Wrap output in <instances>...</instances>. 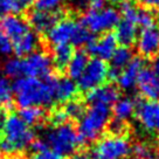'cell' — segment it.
<instances>
[{
  "instance_id": "cell-30",
  "label": "cell",
  "mask_w": 159,
  "mask_h": 159,
  "mask_svg": "<svg viewBox=\"0 0 159 159\" xmlns=\"http://www.w3.org/2000/svg\"><path fill=\"white\" fill-rule=\"evenodd\" d=\"M131 152L134 154L136 159H154L156 152L148 144L138 143L134 148H131Z\"/></svg>"
},
{
  "instance_id": "cell-43",
  "label": "cell",
  "mask_w": 159,
  "mask_h": 159,
  "mask_svg": "<svg viewBox=\"0 0 159 159\" xmlns=\"http://www.w3.org/2000/svg\"><path fill=\"white\" fill-rule=\"evenodd\" d=\"M20 1H21V4H22L24 7H27L28 5L33 4V1H34V0H20Z\"/></svg>"
},
{
  "instance_id": "cell-7",
  "label": "cell",
  "mask_w": 159,
  "mask_h": 159,
  "mask_svg": "<svg viewBox=\"0 0 159 159\" xmlns=\"http://www.w3.org/2000/svg\"><path fill=\"white\" fill-rule=\"evenodd\" d=\"M109 67L105 61L99 59H93L88 61L83 73L77 79V87L83 91H89L98 85L103 84L108 77Z\"/></svg>"
},
{
  "instance_id": "cell-33",
  "label": "cell",
  "mask_w": 159,
  "mask_h": 159,
  "mask_svg": "<svg viewBox=\"0 0 159 159\" xmlns=\"http://www.w3.org/2000/svg\"><path fill=\"white\" fill-rule=\"evenodd\" d=\"M126 122H123V120H119V119H111L110 118L109 123H108V128H109V131L111 132V134H122L126 131V125H125Z\"/></svg>"
},
{
  "instance_id": "cell-8",
  "label": "cell",
  "mask_w": 159,
  "mask_h": 159,
  "mask_svg": "<svg viewBox=\"0 0 159 159\" xmlns=\"http://www.w3.org/2000/svg\"><path fill=\"white\" fill-rule=\"evenodd\" d=\"M24 76L43 79L50 74L53 62L48 54L43 52H33L22 60Z\"/></svg>"
},
{
  "instance_id": "cell-47",
  "label": "cell",
  "mask_w": 159,
  "mask_h": 159,
  "mask_svg": "<svg viewBox=\"0 0 159 159\" xmlns=\"http://www.w3.org/2000/svg\"><path fill=\"white\" fill-rule=\"evenodd\" d=\"M0 156H1V151H0Z\"/></svg>"
},
{
  "instance_id": "cell-23",
  "label": "cell",
  "mask_w": 159,
  "mask_h": 159,
  "mask_svg": "<svg viewBox=\"0 0 159 159\" xmlns=\"http://www.w3.org/2000/svg\"><path fill=\"white\" fill-rule=\"evenodd\" d=\"M136 105H137V103L130 97L118 98L114 103V108H112L114 118L126 122L134 115V110H136Z\"/></svg>"
},
{
  "instance_id": "cell-24",
  "label": "cell",
  "mask_w": 159,
  "mask_h": 159,
  "mask_svg": "<svg viewBox=\"0 0 159 159\" xmlns=\"http://www.w3.org/2000/svg\"><path fill=\"white\" fill-rule=\"evenodd\" d=\"M73 46L69 43H63V45L53 46V59L52 62L56 66V68L60 70L65 69L70 57L73 55Z\"/></svg>"
},
{
  "instance_id": "cell-45",
  "label": "cell",
  "mask_w": 159,
  "mask_h": 159,
  "mask_svg": "<svg viewBox=\"0 0 159 159\" xmlns=\"http://www.w3.org/2000/svg\"><path fill=\"white\" fill-rule=\"evenodd\" d=\"M157 22H158V25H159V11H158V13H157Z\"/></svg>"
},
{
  "instance_id": "cell-15",
  "label": "cell",
  "mask_w": 159,
  "mask_h": 159,
  "mask_svg": "<svg viewBox=\"0 0 159 159\" xmlns=\"http://www.w3.org/2000/svg\"><path fill=\"white\" fill-rule=\"evenodd\" d=\"M144 62L139 57H132L128 65L125 66L123 69L119 71L117 76V82L120 89L123 90H132L137 84V79H138L139 71L143 69Z\"/></svg>"
},
{
  "instance_id": "cell-18",
  "label": "cell",
  "mask_w": 159,
  "mask_h": 159,
  "mask_svg": "<svg viewBox=\"0 0 159 159\" xmlns=\"http://www.w3.org/2000/svg\"><path fill=\"white\" fill-rule=\"evenodd\" d=\"M132 57H134L132 50L130 49V47H128V46H122V47L116 48L111 59H110L111 66L108 70V77H110L111 80L117 79L119 71L129 63L132 60Z\"/></svg>"
},
{
  "instance_id": "cell-20",
  "label": "cell",
  "mask_w": 159,
  "mask_h": 159,
  "mask_svg": "<svg viewBox=\"0 0 159 159\" xmlns=\"http://www.w3.org/2000/svg\"><path fill=\"white\" fill-rule=\"evenodd\" d=\"M77 94V84L74 80L66 76V77H57L56 85H55V99L61 103H66L70 99L75 98Z\"/></svg>"
},
{
  "instance_id": "cell-41",
  "label": "cell",
  "mask_w": 159,
  "mask_h": 159,
  "mask_svg": "<svg viewBox=\"0 0 159 159\" xmlns=\"http://www.w3.org/2000/svg\"><path fill=\"white\" fill-rule=\"evenodd\" d=\"M152 70L157 76H159V54L153 56V61H152Z\"/></svg>"
},
{
  "instance_id": "cell-40",
  "label": "cell",
  "mask_w": 159,
  "mask_h": 159,
  "mask_svg": "<svg viewBox=\"0 0 159 159\" xmlns=\"http://www.w3.org/2000/svg\"><path fill=\"white\" fill-rule=\"evenodd\" d=\"M6 118H7V115H6V110H4L2 108H0V132L4 130L6 123Z\"/></svg>"
},
{
  "instance_id": "cell-31",
  "label": "cell",
  "mask_w": 159,
  "mask_h": 159,
  "mask_svg": "<svg viewBox=\"0 0 159 159\" xmlns=\"http://www.w3.org/2000/svg\"><path fill=\"white\" fill-rule=\"evenodd\" d=\"M63 0H34L33 5L38 11L45 12H56L62 5Z\"/></svg>"
},
{
  "instance_id": "cell-3",
  "label": "cell",
  "mask_w": 159,
  "mask_h": 159,
  "mask_svg": "<svg viewBox=\"0 0 159 159\" xmlns=\"http://www.w3.org/2000/svg\"><path fill=\"white\" fill-rule=\"evenodd\" d=\"M4 138L0 140V151L7 154L16 153L28 148L34 134L19 115L7 116L4 126Z\"/></svg>"
},
{
  "instance_id": "cell-17",
  "label": "cell",
  "mask_w": 159,
  "mask_h": 159,
  "mask_svg": "<svg viewBox=\"0 0 159 159\" xmlns=\"http://www.w3.org/2000/svg\"><path fill=\"white\" fill-rule=\"evenodd\" d=\"M118 89L112 84H101L94 89L88 91L87 94V102L90 104L101 103V104L111 105L118 99Z\"/></svg>"
},
{
  "instance_id": "cell-19",
  "label": "cell",
  "mask_w": 159,
  "mask_h": 159,
  "mask_svg": "<svg viewBox=\"0 0 159 159\" xmlns=\"http://www.w3.org/2000/svg\"><path fill=\"white\" fill-rule=\"evenodd\" d=\"M13 45V52L18 57H24L33 53L39 45V38L38 34L33 30L26 32L24 35H21L19 39L12 42Z\"/></svg>"
},
{
  "instance_id": "cell-34",
  "label": "cell",
  "mask_w": 159,
  "mask_h": 159,
  "mask_svg": "<svg viewBox=\"0 0 159 159\" xmlns=\"http://www.w3.org/2000/svg\"><path fill=\"white\" fill-rule=\"evenodd\" d=\"M12 52H13L12 41L0 30V53L4 55H10Z\"/></svg>"
},
{
  "instance_id": "cell-12",
  "label": "cell",
  "mask_w": 159,
  "mask_h": 159,
  "mask_svg": "<svg viewBox=\"0 0 159 159\" xmlns=\"http://www.w3.org/2000/svg\"><path fill=\"white\" fill-rule=\"evenodd\" d=\"M116 48H117V39L114 33H105L98 40L94 39L87 46L89 54L103 61H108L111 59Z\"/></svg>"
},
{
  "instance_id": "cell-2",
  "label": "cell",
  "mask_w": 159,
  "mask_h": 159,
  "mask_svg": "<svg viewBox=\"0 0 159 159\" xmlns=\"http://www.w3.org/2000/svg\"><path fill=\"white\" fill-rule=\"evenodd\" d=\"M111 118V110L109 105L95 103L81 116L77 125L81 143H93L97 140L107 128Z\"/></svg>"
},
{
  "instance_id": "cell-28",
  "label": "cell",
  "mask_w": 159,
  "mask_h": 159,
  "mask_svg": "<svg viewBox=\"0 0 159 159\" xmlns=\"http://www.w3.org/2000/svg\"><path fill=\"white\" fill-rule=\"evenodd\" d=\"M63 111L66 112L68 119H80L85 111V109L81 101L73 98L68 102H66L65 107H63Z\"/></svg>"
},
{
  "instance_id": "cell-27",
  "label": "cell",
  "mask_w": 159,
  "mask_h": 159,
  "mask_svg": "<svg viewBox=\"0 0 159 159\" xmlns=\"http://www.w3.org/2000/svg\"><path fill=\"white\" fill-rule=\"evenodd\" d=\"M2 71L6 75V77L10 79H18L24 76V66H22V59L20 57H13L7 60L2 66Z\"/></svg>"
},
{
  "instance_id": "cell-42",
  "label": "cell",
  "mask_w": 159,
  "mask_h": 159,
  "mask_svg": "<svg viewBox=\"0 0 159 159\" xmlns=\"http://www.w3.org/2000/svg\"><path fill=\"white\" fill-rule=\"evenodd\" d=\"M73 159H90V158L85 153H79V154H75L74 157H73Z\"/></svg>"
},
{
  "instance_id": "cell-14",
  "label": "cell",
  "mask_w": 159,
  "mask_h": 159,
  "mask_svg": "<svg viewBox=\"0 0 159 159\" xmlns=\"http://www.w3.org/2000/svg\"><path fill=\"white\" fill-rule=\"evenodd\" d=\"M137 87L140 94L151 101L159 98V76L153 73L152 69L144 68L139 71L137 79Z\"/></svg>"
},
{
  "instance_id": "cell-22",
  "label": "cell",
  "mask_w": 159,
  "mask_h": 159,
  "mask_svg": "<svg viewBox=\"0 0 159 159\" xmlns=\"http://www.w3.org/2000/svg\"><path fill=\"white\" fill-rule=\"evenodd\" d=\"M88 54L83 52V50H77L73 53L71 57H70L68 65L66 67L67 70V75L68 77L73 80H77L80 77V75L83 73L85 66L88 63Z\"/></svg>"
},
{
  "instance_id": "cell-6",
  "label": "cell",
  "mask_w": 159,
  "mask_h": 159,
  "mask_svg": "<svg viewBox=\"0 0 159 159\" xmlns=\"http://www.w3.org/2000/svg\"><path fill=\"white\" fill-rule=\"evenodd\" d=\"M120 20L119 12L112 7H104L102 10H89L82 16L81 24L93 34L105 33L115 28Z\"/></svg>"
},
{
  "instance_id": "cell-25",
  "label": "cell",
  "mask_w": 159,
  "mask_h": 159,
  "mask_svg": "<svg viewBox=\"0 0 159 159\" xmlns=\"http://www.w3.org/2000/svg\"><path fill=\"white\" fill-rule=\"evenodd\" d=\"M19 116L28 126H36L45 118V110L41 107L32 105V107L22 108L20 110Z\"/></svg>"
},
{
  "instance_id": "cell-29",
  "label": "cell",
  "mask_w": 159,
  "mask_h": 159,
  "mask_svg": "<svg viewBox=\"0 0 159 159\" xmlns=\"http://www.w3.org/2000/svg\"><path fill=\"white\" fill-rule=\"evenodd\" d=\"M24 8L20 0H0V16L18 14Z\"/></svg>"
},
{
  "instance_id": "cell-5",
  "label": "cell",
  "mask_w": 159,
  "mask_h": 159,
  "mask_svg": "<svg viewBox=\"0 0 159 159\" xmlns=\"http://www.w3.org/2000/svg\"><path fill=\"white\" fill-rule=\"evenodd\" d=\"M131 153V144L123 134H110L96 142L91 159H126Z\"/></svg>"
},
{
  "instance_id": "cell-21",
  "label": "cell",
  "mask_w": 159,
  "mask_h": 159,
  "mask_svg": "<svg viewBox=\"0 0 159 159\" xmlns=\"http://www.w3.org/2000/svg\"><path fill=\"white\" fill-rule=\"evenodd\" d=\"M116 28V39L117 42L122 43V46H128L130 47L131 45H134L136 39H137V25L129 21V20H119V22L117 24V26L115 27Z\"/></svg>"
},
{
  "instance_id": "cell-4",
  "label": "cell",
  "mask_w": 159,
  "mask_h": 159,
  "mask_svg": "<svg viewBox=\"0 0 159 159\" xmlns=\"http://www.w3.org/2000/svg\"><path fill=\"white\" fill-rule=\"evenodd\" d=\"M46 143L56 154L61 156H71L74 154L82 143L80 140L79 134L70 123L55 125L53 129L47 131Z\"/></svg>"
},
{
  "instance_id": "cell-39",
  "label": "cell",
  "mask_w": 159,
  "mask_h": 159,
  "mask_svg": "<svg viewBox=\"0 0 159 159\" xmlns=\"http://www.w3.org/2000/svg\"><path fill=\"white\" fill-rule=\"evenodd\" d=\"M105 4H107V0H89L88 6L90 7V10L98 11L104 8Z\"/></svg>"
},
{
  "instance_id": "cell-36",
  "label": "cell",
  "mask_w": 159,
  "mask_h": 159,
  "mask_svg": "<svg viewBox=\"0 0 159 159\" xmlns=\"http://www.w3.org/2000/svg\"><path fill=\"white\" fill-rule=\"evenodd\" d=\"M32 159H60V156L55 153L52 149L47 148V149L41 150L39 152H35L32 156Z\"/></svg>"
},
{
  "instance_id": "cell-13",
  "label": "cell",
  "mask_w": 159,
  "mask_h": 159,
  "mask_svg": "<svg viewBox=\"0 0 159 159\" xmlns=\"http://www.w3.org/2000/svg\"><path fill=\"white\" fill-rule=\"evenodd\" d=\"M0 30L14 42L24 35L26 32L30 30V25L24 18H21L16 14H8L0 16Z\"/></svg>"
},
{
  "instance_id": "cell-46",
  "label": "cell",
  "mask_w": 159,
  "mask_h": 159,
  "mask_svg": "<svg viewBox=\"0 0 159 159\" xmlns=\"http://www.w3.org/2000/svg\"><path fill=\"white\" fill-rule=\"evenodd\" d=\"M74 1H75V0H71V2H74Z\"/></svg>"
},
{
  "instance_id": "cell-16",
  "label": "cell",
  "mask_w": 159,
  "mask_h": 159,
  "mask_svg": "<svg viewBox=\"0 0 159 159\" xmlns=\"http://www.w3.org/2000/svg\"><path fill=\"white\" fill-rule=\"evenodd\" d=\"M59 14L56 12L33 10L28 14V25L35 33H47L59 21Z\"/></svg>"
},
{
  "instance_id": "cell-26",
  "label": "cell",
  "mask_w": 159,
  "mask_h": 159,
  "mask_svg": "<svg viewBox=\"0 0 159 159\" xmlns=\"http://www.w3.org/2000/svg\"><path fill=\"white\" fill-rule=\"evenodd\" d=\"M0 108L6 111L13 109V91L8 77L0 76Z\"/></svg>"
},
{
  "instance_id": "cell-9",
  "label": "cell",
  "mask_w": 159,
  "mask_h": 159,
  "mask_svg": "<svg viewBox=\"0 0 159 159\" xmlns=\"http://www.w3.org/2000/svg\"><path fill=\"white\" fill-rule=\"evenodd\" d=\"M80 22L73 19H61L50 28L46 34L47 40L52 46L69 43L71 45L75 34L77 32Z\"/></svg>"
},
{
  "instance_id": "cell-35",
  "label": "cell",
  "mask_w": 159,
  "mask_h": 159,
  "mask_svg": "<svg viewBox=\"0 0 159 159\" xmlns=\"http://www.w3.org/2000/svg\"><path fill=\"white\" fill-rule=\"evenodd\" d=\"M67 120H68V117H67L66 112L63 111V109L54 110V111L52 112V115H50V122L54 125L63 124Z\"/></svg>"
},
{
  "instance_id": "cell-1",
  "label": "cell",
  "mask_w": 159,
  "mask_h": 159,
  "mask_svg": "<svg viewBox=\"0 0 159 159\" xmlns=\"http://www.w3.org/2000/svg\"><path fill=\"white\" fill-rule=\"evenodd\" d=\"M57 77L47 75L43 79L30 76H21L12 83V91L14 94L15 104L20 109L36 105L47 107L55 101V85Z\"/></svg>"
},
{
  "instance_id": "cell-10",
  "label": "cell",
  "mask_w": 159,
  "mask_h": 159,
  "mask_svg": "<svg viewBox=\"0 0 159 159\" xmlns=\"http://www.w3.org/2000/svg\"><path fill=\"white\" fill-rule=\"evenodd\" d=\"M137 50L144 57H153L159 54V30L153 26L143 28L136 39Z\"/></svg>"
},
{
  "instance_id": "cell-37",
  "label": "cell",
  "mask_w": 159,
  "mask_h": 159,
  "mask_svg": "<svg viewBox=\"0 0 159 159\" xmlns=\"http://www.w3.org/2000/svg\"><path fill=\"white\" fill-rule=\"evenodd\" d=\"M28 146H30V149L32 150L33 153L39 152V151H41V150H45L48 148L47 143H46L45 140H42V139H33Z\"/></svg>"
},
{
  "instance_id": "cell-11",
  "label": "cell",
  "mask_w": 159,
  "mask_h": 159,
  "mask_svg": "<svg viewBox=\"0 0 159 159\" xmlns=\"http://www.w3.org/2000/svg\"><path fill=\"white\" fill-rule=\"evenodd\" d=\"M136 115L139 123L149 131H157L159 124V103L156 101H145L136 105Z\"/></svg>"
},
{
  "instance_id": "cell-44",
  "label": "cell",
  "mask_w": 159,
  "mask_h": 159,
  "mask_svg": "<svg viewBox=\"0 0 159 159\" xmlns=\"http://www.w3.org/2000/svg\"><path fill=\"white\" fill-rule=\"evenodd\" d=\"M111 2L114 4H123V2H126V1H130V0H110Z\"/></svg>"
},
{
  "instance_id": "cell-38",
  "label": "cell",
  "mask_w": 159,
  "mask_h": 159,
  "mask_svg": "<svg viewBox=\"0 0 159 159\" xmlns=\"http://www.w3.org/2000/svg\"><path fill=\"white\" fill-rule=\"evenodd\" d=\"M145 10H159V0H137Z\"/></svg>"
},
{
  "instance_id": "cell-32",
  "label": "cell",
  "mask_w": 159,
  "mask_h": 159,
  "mask_svg": "<svg viewBox=\"0 0 159 159\" xmlns=\"http://www.w3.org/2000/svg\"><path fill=\"white\" fill-rule=\"evenodd\" d=\"M154 25V18L151 14L149 10L145 8H138L137 12V26H140L142 28L151 27Z\"/></svg>"
}]
</instances>
